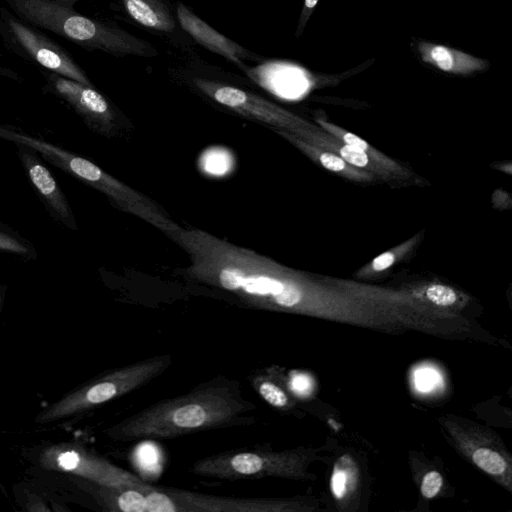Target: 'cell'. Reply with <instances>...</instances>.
Instances as JSON below:
<instances>
[{
  "label": "cell",
  "mask_w": 512,
  "mask_h": 512,
  "mask_svg": "<svg viewBox=\"0 0 512 512\" xmlns=\"http://www.w3.org/2000/svg\"><path fill=\"white\" fill-rule=\"evenodd\" d=\"M189 257L190 279L234 296L245 306L276 312H307L312 284L277 261L199 228L179 225L165 234Z\"/></svg>",
  "instance_id": "6da1fadb"
},
{
  "label": "cell",
  "mask_w": 512,
  "mask_h": 512,
  "mask_svg": "<svg viewBox=\"0 0 512 512\" xmlns=\"http://www.w3.org/2000/svg\"><path fill=\"white\" fill-rule=\"evenodd\" d=\"M257 406L240 382L216 376L190 391L158 401L108 428L115 441L168 440L209 430L253 425Z\"/></svg>",
  "instance_id": "7a4b0ae2"
},
{
  "label": "cell",
  "mask_w": 512,
  "mask_h": 512,
  "mask_svg": "<svg viewBox=\"0 0 512 512\" xmlns=\"http://www.w3.org/2000/svg\"><path fill=\"white\" fill-rule=\"evenodd\" d=\"M26 21L87 49L115 56L153 57L156 48L118 26L77 13L78 0H5Z\"/></svg>",
  "instance_id": "3957f363"
},
{
  "label": "cell",
  "mask_w": 512,
  "mask_h": 512,
  "mask_svg": "<svg viewBox=\"0 0 512 512\" xmlns=\"http://www.w3.org/2000/svg\"><path fill=\"white\" fill-rule=\"evenodd\" d=\"M306 460V454L299 449L275 451L253 446L205 456L195 461L190 471L197 476L228 481L302 478Z\"/></svg>",
  "instance_id": "277c9868"
},
{
  "label": "cell",
  "mask_w": 512,
  "mask_h": 512,
  "mask_svg": "<svg viewBox=\"0 0 512 512\" xmlns=\"http://www.w3.org/2000/svg\"><path fill=\"white\" fill-rule=\"evenodd\" d=\"M172 362L170 354H160L110 371L49 407L38 421L73 415L126 395L160 376Z\"/></svg>",
  "instance_id": "5b68a950"
},
{
  "label": "cell",
  "mask_w": 512,
  "mask_h": 512,
  "mask_svg": "<svg viewBox=\"0 0 512 512\" xmlns=\"http://www.w3.org/2000/svg\"><path fill=\"white\" fill-rule=\"evenodd\" d=\"M146 512H293L305 509L295 499L216 496L175 487L146 490Z\"/></svg>",
  "instance_id": "8992f818"
},
{
  "label": "cell",
  "mask_w": 512,
  "mask_h": 512,
  "mask_svg": "<svg viewBox=\"0 0 512 512\" xmlns=\"http://www.w3.org/2000/svg\"><path fill=\"white\" fill-rule=\"evenodd\" d=\"M193 85L216 103L272 128L295 132L308 121L249 91L223 82L194 77Z\"/></svg>",
  "instance_id": "52a82bcc"
},
{
  "label": "cell",
  "mask_w": 512,
  "mask_h": 512,
  "mask_svg": "<svg viewBox=\"0 0 512 512\" xmlns=\"http://www.w3.org/2000/svg\"><path fill=\"white\" fill-rule=\"evenodd\" d=\"M41 464L103 486L143 487L148 484L130 471L75 445L50 447L42 455Z\"/></svg>",
  "instance_id": "ba28073f"
},
{
  "label": "cell",
  "mask_w": 512,
  "mask_h": 512,
  "mask_svg": "<svg viewBox=\"0 0 512 512\" xmlns=\"http://www.w3.org/2000/svg\"><path fill=\"white\" fill-rule=\"evenodd\" d=\"M55 92L64 99L93 131L104 136L113 134L117 117L111 103L93 86L77 81L52 76Z\"/></svg>",
  "instance_id": "9c48e42d"
},
{
  "label": "cell",
  "mask_w": 512,
  "mask_h": 512,
  "mask_svg": "<svg viewBox=\"0 0 512 512\" xmlns=\"http://www.w3.org/2000/svg\"><path fill=\"white\" fill-rule=\"evenodd\" d=\"M245 73L270 93L286 100H299L309 94L320 82L305 67L283 60H272L255 67H244Z\"/></svg>",
  "instance_id": "30bf717a"
},
{
  "label": "cell",
  "mask_w": 512,
  "mask_h": 512,
  "mask_svg": "<svg viewBox=\"0 0 512 512\" xmlns=\"http://www.w3.org/2000/svg\"><path fill=\"white\" fill-rule=\"evenodd\" d=\"M17 154L30 183L51 217L61 225L75 230L77 224L68 200L39 154L28 146L16 144Z\"/></svg>",
  "instance_id": "8fae6325"
},
{
  "label": "cell",
  "mask_w": 512,
  "mask_h": 512,
  "mask_svg": "<svg viewBox=\"0 0 512 512\" xmlns=\"http://www.w3.org/2000/svg\"><path fill=\"white\" fill-rule=\"evenodd\" d=\"M8 24L17 41L40 65L62 77L92 86L84 71L50 39L15 19H9Z\"/></svg>",
  "instance_id": "7c38bea8"
},
{
  "label": "cell",
  "mask_w": 512,
  "mask_h": 512,
  "mask_svg": "<svg viewBox=\"0 0 512 512\" xmlns=\"http://www.w3.org/2000/svg\"><path fill=\"white\" fill-rule=\"evenodd\" d=\"M176 18L181 28L197 43L225 57L242 69L245 67L246 60L259 59L257 55L215 30L182 2H177Z\"/></svg>",
  "instance_id": "4fadbf2b"
},
{
  "label": "cell",
  "mask_w": 512,
  "mask_h": 512,
  "mask_svg": "<svg viewBox=\"0 0 512 512\" xmlns=\"http://www.w3.org/2000/svg\"><path fill=\"white\" fill-rule=\"evenodd\" d=\"M293 133L339 155L347 163L357 168L367 170L382 177L393 176L384 167L376 163L367 153L343 143L321 127L319 128L310 122H307L304 127L297 129Z\"/></svg>",
  "instance_id": "5bb4252c"
},
{
  "label": "cell",
  "mask_w": 512,
  "mask_h": 512,
  "mask_svg": "<svg viewBox=\"0 0 512 512\" xmlns=\"http://www.w3.org/2000/svg\"><path fill=\"white\" fill-rule=\"evenodd\" d=\"M417 47L423 62L443 72L470 75L489 66L484 59L445 45L420 41Z\"/></svg>",
  "instance_id": "9a60e30c"
},
{
  "label": "cell",
  "mask_w": 512,
  "mask_h": 512,
  "mask_svg": "<svg viewBox=\"0 0 512 512\" xmlns=\"http://www.w3.org/2000/svg\"><path fill=\"white\" fill-rule=\"evenodd\" d=\"M272 130L329 171L359 182H368L375 178V174L347 163L339 155L321 148L293 132L278 128H272Z\"/></svg>",
  "instance_id": "2e32d148"
},
{
  "label": "cell",
  "mask_w": 512,
  "mask_h": 512,
  "mask_svg": "<svg viewBox=\"0 0 512 512\" xmlns=\"http://www.w3.org/2000/svg\"><path fill=\"white\" fill-rule=\"evenodd\" d=\"M281 378L280 368L269 366L251 372L248 381L267 405L278 411H289L293 407V401Z\"/></svg>",
  "instance_id": "e0dca14e"
},
{
  "label": "cell",
  "mask_w": 512,
  "mask_h": 512,
  "mask_svg": "<svg viewBox=\"0 0 512 512\" xmlns=\"http://www.w3.org/2000/svg\"><path fill=\"white\" fill-rule=\"evenodd\" d=\"M121 1L127 14L141 26L162 33L175 30V18L164 0Z\"/></svg>",
  "instance_id": "ac0fdd59"
},
{
  "label": "cell",
  "mask_w": 512,
  "mask_h": 512,
  "mask_svg": "<svg viewBox=\"0 0 512 512\" xmlns=\"http://www.w3.org/2000/svg\"><path fill=\"white\" fill-rule=\"evenodd\" d=\"M96 495L100 503L109 511L146 512V490L148 483L143 487L133 486H103L96 484Z\"/></svg>",
  "instance_id": "d6986e66"
},
{
  "label": "cell",
  "mask_w": 512,
  "mask_h": 512,
  "mask_svg": "<svg viewBox=\"0 0 512 512\" xmlns=\"http://www.w3.org/2000/svg\"><path fill=\"white\" fill-rule=\"evenodd\" d=\"M315 121L317 124H319V126L322 129H324L326 132L330 133L343 143L367 153L376 163L384 167L393 176L408 175V172L404 167H402L400 164H398L391 158L387 157L386 155L382 154L380 151L371 146L367 141H365L361 137L325 120L322 117L317 116L315 118Z\"/></svg>",
  "instance_id": "ffe728a7"
},
{
  "label": "cell",
  "mask_w": 512,
  "mask_h": 512,
  "mask_svg": "<svg viewBox=\"0 0 512 512\" xmlns=\"http://www.w3.org/2000/svg\"><path fill=\"white\" fill-rule=\"evenodd\" d=\"M354 463L343 456L335 463L330 480L331 492L335 499L341 500L352 489L356 482Z\"/></svg>",
  "instance_id": "44dd1931"
},
{
  "label": "cell",
  "mask_w": 512,
  "mask_h": 512,
  "mask_svg": "<svg viewBox=\"0 0 512 512\" xmlns=\"http://www.w3.org/2000/svg\"><path fill=\"white\" fill-rule=\"evenodd\" d=\"M418 237H413L401 245L390 249L375 257L361 271V275H373L386 271L401 258H403L415 246Z\"/></svg>",
  "instance_id": "7402d4cb"
},
{
  "label": "cell",
  "mask_w": 512,
  "mask_h": 512,
  "mask_svg": "<svg viewBox=\"0 0 512 512\" xmlns=\"http://www.w3.org/2000/svg\"><path fill=\"white\" fill-rule=\"evenodd\" d=\"M0 252L30 258L35 255L32 244L16 230L9 228L2 222H0Z\"/></svg>",
  "instance_id": "603a6c76"
},
{
  "label": "cell",
  "mask_w": 512,
  "mask_h": 512,
  "mask_svg": "<svg viewBox=\"0 0 512 512\" xmlns=\"http://www.w3.org/2000/svg\"><path fill=\"white\" fill-rule=\"evenodd\" d=\"M473 462L484 472L499 476L506 472L507 463L504 458L494 450L479 448L472 453Z\"/></svg>",
  "instance_id": "cb8c5ba5"
},
{
  "label": "cell",
  "mask_w": 512,
  "mask_h": 512,
  "mask_svg": "<svg viewBox=\"0 0 512 512\" xmlns=\"http://www.w3.org/2000/svg\"><path fill=\"white\" fill-rule=\"evenodd\" d=\"M424 297L434 305L448 307L458 300L456 291L444 284H430L424 290Z\"/></svg>",
  "instance_id": "d4e9b609"
},
{
  "label": "cell",
  "mask_w": 512,
  "mask_h": 512,
  "mask_svg": "<svg viewBox=\"0 0 512 512\" xmlns=\"http://www.w3.org/2000/svg\"><path fill=\"white\" fill-rule=\"evenodd\" d=\"M443 485L442 475L437 471H429L422 479L421 494L427 499L434 498Z\"/></svg>",
  "instance_id": "484cf974"
},
{
  "label": "cell",
  "mask_w": 512,
  "mask_h": 512,
  "mask_svg": "<svg viewBox=\"0 0 512 512\" xmlns=\"http://www.w3.org/2000/svg\"><path fill=\"white\" fill-rule=\"evenodd\" d=\"M318 1L319 0H304L303 8L298 22L297 35H300L302 33Z\"/></svg>",
  "instance_id": "4316f807"
},
{
  "label": "cell",
  "mask_w": 512,
  "mask_h": 512,
  "mask_svg": "<svg viewBox=\"0 0 512 512\" xmlns=\"http://www.w3.org/2000/svg\"><path fill=\"white\" fill-rule=\"evenodd\" d=\"M2 299H3V292L0 287V307H1Z\"/></svg>",
  "instance_id": "83f0119b"
}]
</instances>
